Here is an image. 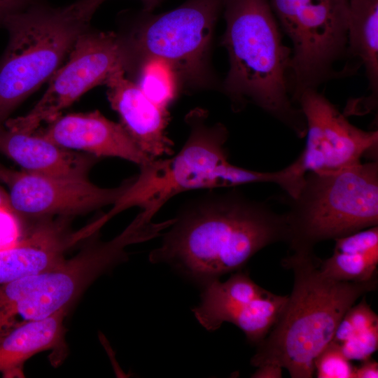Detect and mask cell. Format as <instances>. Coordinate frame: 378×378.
<instances>
[{
    "instance_id": "27",
    "label": "cell",
    "mask_w": 378,
    "mask_h": 378,
    "mask_svg": "<svg viewBox=\"0 0 378 378\" xmlns=\"http://www.w3.org/2000/svg\"><path fill=\"white\" fill-rule=\"evenodd\" d=\"M358 367L354 368V378H377L378 363L371 358L361 361Z\"/></svg>"
},
{
    "instance_id": "7",
    "label": "cell",
    "mask_w": 378,
    "mask_h": 378,
    "mask_svg": "<svg viewBox=\"0 0 378 378\" xmlns=\"http://www.w3.org/2000/svg\"><path fill=\"white\" fill-rule=\"evenodd\" d=\"M281 31L292 43L289 83L293 99L344 75L349 0H269Z\"/></svg>"
},
{
    "instance_id": "3",
    "label": "cell",
    "mask_w": 378,
    "mask_h": 378,
    "mask_svg": "<svg viewBox=\"0 0 378 378\" xmlns=\"http://www.w3.org/2000/svg\"><path fill=\"white\" fill-rule=\"evenodd\" d=\"M222 43L230 68L223 90L234 111L252 103L292 130L306 135V122L290 96L291 48L269 0H224Z\"/></svg>"
},
{
    "instance_id": "9",
    "label": "cell",
    "mask_w": 378,
    "mask_h": 378,
    "mask_svg": "<svg viewBox=\"0 0 378 378\" xmlns=\"http://www.w3.org/2000/svg\"><path fill=\"white\" fill-rule=\"evenodd\" d=\"M224 0H187L178 7L148 16L126 41L130 59L157 56L169 61L180 80L202 84L216 22Z\"/></svg>"
},
{
    "instance_id": "1",
    "label": "cell",
    "mask_w": 378,
    "mask_h": 378,
    "mask_svg": "<svg viewBox=\"0 0 378 378\" xmlns=\"http://www.w3.org/2000/svg\"><path fill=\"white\" fill-rule=\"evenodd\" d=\"M169 227L149 260L171 265L202 287L239 271L259 251L288 236L284 213L236 189L184 202Z\"/></svg>"
},
{
    "instance_id": "23",
    "label": "cell",
    "mask_w": 378,
    "mask_h": 378,
    "mask_svg": "<svg viewBox=\"0 0 378 378\" xmlns=\"http://www.w3.org/2000/svg\"><path fill=\"white\" fill-rule=\"evenodd\" d=\"M334 251L378 255V226H372L335 239Z\"/></svg>"
},
{
    "instance_id": "6",
    "label": "cell",
    "mask_w": 378,
    "mask_h": 378,
    "mask_svg": "<svg viewBox=\"0 0 378 378\" xmlns=\"http://www.w3.org/2000/svg\"><path fill=\"white\" fill-rule=\"evenodd\" d=\"M206 111L196 108L186 117L188 137L170 158L156 159L141 169L142 186L137 206L160 209L181 192L197 189L232 188L248 183V169L231 164L225 143L228 131L221 123L209 125Z\"/></svg>"
},
{
    "instance_id": "2",
    "label": "cell",
    "mask_w": 378,
    "mask_h": 378,
    "mask_svg": "<svg viewBox=\"0 0 378 378\" xmlns=\"http://www.w3.org/2000/svg\"><path fill=\"white\" fill-rule=\"evenodd\" d=\"M321 261L314 251H293L282 260L293 272V288L276 323L256 344L253 366L275 363L292 378L313 377L314 359L332 341L345 313L377 288V278L365 282L329 278L321 272Z\"/></svg>"
},
{
    "instance_id": "29",
    "label": "cell",
    "mask_w": 378,
    "mask_h": 378,
    "mask_svg": "<svg viewBox=\"0 0 378 378\" xmlns=\"http://www.w3.org/2000/svg\"><path fill=\"white\" fill-rule=\"evenodd\" d=\"M10 169H7L6 167H4L0 163V180L3 182L5 181L6 176L9 172Z\"/></svg>"
},
{
    "instance_id": "19",
    "label": "cell",
    "mask_w": 378,
    "mask_h": 378,
    "mask_svg": "<svg viewBox=\"0 0 378 378\" xmlns=\"http://www.w3.org/2000/svg\"><path fill=\"white\" fill-rule=\"evenodd\" d=\"M347 59H357L368 80L369 94L356 99L368 111L378 99V0H349Z\"/></svg>"
},
{
    "instance_id": "8",
    "label": "cell",
    "mask_w": 378,
    "mask_h": 378,
    "mask_svg": "<svg viewBox=\"0 0 378 378\" xmlns=\"http://www.w3.org/2000/svg\"><path fill=\"white\" fill-rule=\"evenodd\" d=\"M139 241L127 227L113 239H94L57 267L1 286L10 308V329L19 323L47 318L69 309L102 274L127 258L126 248Z\"/></svg>"
},
{
    "instance_id": "12",
    "label": "cell",
    "mask_w": 378,
    "mask_h": 378,
    "mask_svg": "<svg viewBox=\"0 0 378 378\" xmlns=\"http://www.w3.org/2000/svg\"><path fill=\"white\" fill-rule=\"evenodd\" d=\"M136 176L113 188H100L88 178L44 176L10 170L5 183L10 188L12 210L18 219L38 220L55 216L71 217L114 205Z\"/></svg>"
},
{
    "instance_id": "28",
    "label": "cell",
    "mask_w": 378,
    "mask_h": 378,
    "mask_svg": "<svg viewBox=\"0 0 378 378\" xmlns=\"http://www.w3.org/2000/svg\"><path fill=\"white\" fill-rule=\"evenodd\" d=\"M283 368L275 363H265L257 367L252 374L254 378H280L282 377Z\"/></svg>"
},
{
    "instance_id": "15",
    "label": "cell",
    "mask_w": 378,
    "mask_h": 378,
    "mask_svg": "<svg viewBox=\"0 0 378 378\" xmlns=\"http://www.w3.org/2000/svg\"><path fill=\"white\" fill-rule=\"evenodd\" d=\"M124 69L107 80V95L120 124L139 148L152 159L174 154V144L167 134L168 109L147 98L138 85L125 77Z\"/></svg>"
},
{
    "instance_id": "13",
    "label": "cell",
    "mask_w": 378,
    "mask_h": 378,
    "mask_svg": "<svg viewBox=\"0 0 378 378\" xmlns=\"http://www.w3.org/2000/svg\"><path fill=\"white\" fill-rule=\"evenodd\" d=\"M50 122L38 134L60 147L97 158H122L139 167L155 160L139 148L120 123L107 119L98 111L59 116Z\"/></svg>"
},
{
    "instance_id": "5",
    "label": "cell",
    "mask_w": 378,
    "mask_h": 378,
    "mask_svg": "<svg viewBox=\"0 0 378 378\" xmlns=\"http://www.w3.org/2000/svg\"><path fill=\"white\" fill-rule=\"evenodd\" d=\"M88 22L42 1L8 17V43L0 62V126L26 97L49 80Z\"/></svg>"
},
{
    "instance_id": "18",
    "label": "cell",
    "mask_w": 378,
    "mask_h": 378,
    "mask_svg": "<svg viewBox=\"0 0 378 378\" xmlns=\"http://www.w3.org/2000/svg\"><path fill=\"white\" fill-rule=\"evenodd\" d=\"M68 309L40 320L22 322L0 337V372L6 377L17 374L33 355L46 350L64 352V318Z\"/></svg>"
},
{
    "instance_id": "25",
    "label": "cell",
    "mask_w": 378,
    "mask_h": 378,
    "mask_svg": "<svg viewBox=\"0 0 378 378\" xmlns=\"http://www.w3.org/2000/svg\"><path fill=\"white\" fill-rule=\"evenodd\" d=\"M106 0H77L66 6L67 10L78 20L88 22L97 9ZM146 13L153 10L162 0H141Z\"/></svg>"
},
{
    "instance_id": "22",
    "label": "cell",
    "mask_w": 378,
    "mask_h": 378,
    "mask_svg": "<svg viewBox=\"0 0 378 378\" xmlns=\"http://www.w3.org/2000/svg\"><path fill=\"white\" fill-rule=\"evenodd\" d=\"M314 365L318 378H354L355 366L333 341L317 355Z\"/></svg>"
},
{
    "instance_id": "21",
    "label": "cell",
    "mask_w": 378,
    "mask_h": 378,
    "mask_svg": "<svg viewBox=\"0 0 378 378\" xmlns=\"http://www.w3.org/2000/svg\"><path fill=\"white\" fill-rule=\"evenodd\" d=\"M378 255L334 251L321 260L320 270L329 278L340 281L365 282L377 278Z\"/></svg>"
},
{
    "instance_id": "11",
    "label": "cell",
    "mask_w": 378,
    "mask_h": 378,
    "mask_svg": "<svg viewBox=\"0 0 378 378\" xmlns=\"http://www.w3.org/2000/svg\"><path fill=\"white\" fill-rule=\"evenodd\" d=\"M294 103L306 122V145L298 156L306 172L337 170L360 162L368 153L375 158L378 131H366L351 124L318 90L301 92Z\"/></svg>"
},
{
    "instance_id": "20",
    "label": "cell",
    "mask_w": 378,
    "mask_h": 378,
    "mask_svg": "<svg viewBox=\"0 0 378 378\" xmlns=\"http://www.w3.org/2000/svg\"><path fill=\"white\" fill-rule=\"evenodd\" d=\"M141 59L136 84L151 102L168 109L177 95L181 81L176 70L169 61L160 57Z\"/></svg>"
},
{
    "instance_id": "14",
    "label": "cell",
    "mask_w": 378,
    "mask_h": 378,
    "mask_svg": "<svg viewBox=\"0 0 378 378\" xmlns=\"http://www.w3.org/2000/svg\"><path fill=\"white\" fill-rule=\"evenodd\" d=\"M36 220L25 236L0 246V285L57 267L82 240L71 230L69 217Z\"/></svg>"
},
{
    "instance_id": "17",
    "label": "cell",
    "mask_w": 378,
    "mask_h": 378,
    "mask_svg": "<svg viewBox=\"0 0 378 378\" xmlns=\"http://www.w3.org/2000/svg\"><path fill=\"white\" fill-rule=\"evenodd\" d=\"M0 152L25 172L64 178H88L98 158L60 147L38 134H24L0 126Z\"/></svg>"
},
{
    "instance_id": "4",
    "label": "cell",
    "mask_w": 378,
    "mask_h": 378,
    "mask_svg": "<svg viewBox=\"0 0 378 378\" xmlns=\"http://www.w3.org/2000/svg\"><path fill=\"white\" fill-rule=\"evenodd\" d=\"M286 200V243L292 251H314L321 241L376 226L378 161L308 172L298 195Z\"/></svg>"
},
{
    "instance_id": "10",
    "label": "cell",
    "mask_w": 378,
    "mask_h": 378,
    "mask_svg": "<svg viewBox=\"0 0 378 378\" xmlns=\"http://www.w3.org/2000/svg\"><path fill=\"white\" fill-rule=\"evenodd\" d=\"M87 30L76 39L64 65L50 78L40 100L25 115L7 119L6 129L34 134L42 122L53 121L84 93L130 64L125 40L113 32Z\"/></svg>"
},
{
    "instance_id": "26",
    "label": "cell",
    "mask_w": 378,
    "mask_h": 378,
    "mask_svg": "<svg viewBox=\"0 0 378 378\" xmlns=\"http://www.w3.org/2000/svg\"><path fill=\"white\" fill-rule=\"evenodd\" d=\"M41 0H0V26L10 15L21 12Z\"/></svg>"
},
{
    "instance_id": "16",
    "label": "cell",
    "mask_w": 378,
    "mask_h": 378,
    "mask_svg": "<svg viewBox=\"0 0 378 378\" xmlns=\"http://www.w3.org/2000/svg\"><path fill=\"white\" fill-rule=\"evenodd\" d=\"M202 288L201 302L192 309L199 323L209 331L218 330L224 322L231 323L254 344L267 335L288 298L270 293L262 298L244 300L223 295L209 284Z\"/></svg>"
},
{
    "instance_id": "24",
    "label": "cell",
    "mask_w": 378,
    "mask_h": 378,
    "mask_svg": "<svg viewBox=\"0 0 378 378\" xmlns=\"http://www.w3.org/2000/svg\"><path fill=\"white\" fill-rule=\"evenodd\" d=\"M338 345L349 360L370 358L378 347V327L356 333Z\"/></svg>"
}]
</instances>
